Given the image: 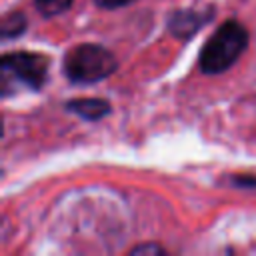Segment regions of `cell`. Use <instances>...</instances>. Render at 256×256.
Wrapping results in <instances>:
<instances>
[{"mask_svg":"<svg viewBox=\"0 0 256 256\" xmlns=\"http://www.w3.org/2000/svg\"><path fill=\"white\" fill-rule=\"evenodd\" d=\"M208 20H210V12L208 10H202V12H198V10H180V12H174L170 16L168 28L176 36L188 38L198 28H202Z\"/></svg>","mask_w":256,"mask_h":256,"instance_id":"cell-4","label":"cell"},{"mask_svg":"<svg viewBox=\"0 0 256 256\" xmlns=\"http://www.w3.org/2000/svg\"><path fill=\"white\" fill-rule=\"evenodd\" d=\"M66 108L68 112L86 120H98L110 112V104L102 98H76V100H70Z\"/></svg>","mask_w":256,"mask_h":256,"instance_id":"cell-5","label":"cell"},{"mask_svg":"<svg viewBox=\"0 0 256 256\" xmlns=\"http://www.w3.org/2000/svg\"><path fill=\"white\" fill-rule=\"evenodd\" d=\"M248 46V32L236 20L224 22L200 50V68L206 74H220L228 70Z\"/></svg>","mask_w":256,"mask_h":256,"instance_id":"cell-1","label":"cell"},{"mask_svg":"<svg viewBox=\"0 0 256 256\" xmlns=\"http://www.w3.org/2000/svg\"><path fill=\"white\" fill-rule=\"evenodd\" d=\"M100 8H120V6H124V4H128V2H132V0H94Z\"/></svg>","mask_w":256,"mask_h":256,"instance_id":"cell-8","label":"cell"},{"mask_svg":"<svg viewBox=\"0 0 256 256\" xmlns=\"http://www.w3.org/2000/svg\"><path fill=\"white\" fill-rule=\"evenodd\" d=\"M72 6V0H36V8L44 16H56L66 12Z\"/></svg>","mask_w":256,"mask_h":256,"instance_id":"cell-7","label":"cell"},{"mask_svg":"<svg viewBox=\"0 0 256 256\" xmlns=\"http://www.w3.org/2000/svg\"><path fill=\"white\" fill-rule=\"evenodd\" d=\"M24 28H26V18H24V14H22V12H10V14L4 16L2 26H0L2 38L8 40V38H14V36H20V34L24 32Z\"/></svg>","mask_w":256,"mask_h":256,"instance_id":"cell-6","label":"cell"},{"mask_svg":"<svg viewBox=\"0 0 256 256\" xmlns=\"http://www.w3.org/2000/svg\"><path fill=\"white\" fill-rule=\"evenodd\" d=\"M116 68L112 52L100 44H78L64 56V74L72 82L90 84L110 76Z\"/></svg>","mask_w":256,"mask_h":256,"instance_id":"cell-3","label":"cell"},{"mask_svg":"<svg viewBox=\"0 0 256 256\" xmlns=\"http://www.w3.org/2000/svg\"><path fill=\"white\" fill-rule=\"evenodd\" d=\"M48 60L34 52H10L0 60V92L10 96L20 90H40L46 82Z\"/></svg>","mask_w":256,"mask_h":256,"instance_id":"cell-2","label":"cell"}]
</instances>
